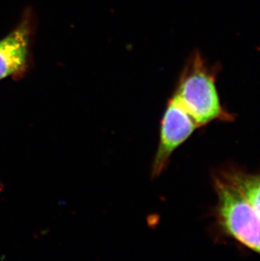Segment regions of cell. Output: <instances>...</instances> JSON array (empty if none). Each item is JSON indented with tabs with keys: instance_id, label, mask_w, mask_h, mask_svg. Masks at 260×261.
Wrapping results in <instances>:
<instances>
[{
	"instance_id": "6da1fadb",
	"label": "cell",
	"mask_w": 260,
	"mask_h": 261,
	"mask_svg": "<svg viewBox=\"0 0 260 261\" xmlns=\"http://www.w3.org/2000/svg\"><path fill=\"white\" fill-rule=\"evenodd\" d=\"M216 74L217 70L209 66L199 52H194L184 67L172 95L199 128L215 121L235 120V114L221 103Z\"/></svg>"
},
{
	"instance_id": "7a4b0ae2",
	"label": "cell",
	"mask_w": 260,
	"mask_h": 261,
	"mask_svg": "<svg viewBox=\"0 0 260 261\" xmlns=\"http://www.w3.org/2000/svg\"><path fill=\"white\" fill-rule=\"evenodd\" d=\"M213 186L216 225L221 233L260 254V214L243 193L217 173Z\"/></svg>"
},
{
	"instance_id": "3957f363",
	"label": "cell",
	"mask_w": 260,
	"mask_h": 261,
	"mask_svg": "<svg viewBox=\"0 0 260 261\" xmlns=\"http://www.w3.org/2000/svg\"><path fill=\"white\" fill-rule=\"evenodd\" d=\"M197 128L199 127L194 119L172 96L161 122L159 143L151 168L153 177H159L167 169L173 152Z\"/></svg>"
},
{
	"instance_id": "277c9868",
	"label": "cell",
	"mask_w": 260,
	"mask_h": 261,
	"mask_svg": "<svg viewBox=\"0 0 260 261\" xmlns=\"http://www.w3.org/2000/svg\"><path fill=\"white\" fill-rule=\"evenodd\" d=\"M32 24L29 15L0 41V80L27 70Z\"/></svg>"
},
{
	"instance_id": "5b68a950",
	"label": "cell",
	"mask_w": 260,
	"mask_h": 261,
	"mask_svg": "<svg viewBox=\"0 0 260 261\" xmlns=\"http://www.w3.org/2000/svg\"><path fill=\"white\" fill-rule=\"evenodd\" d=\"M217 174L238 188L260 214V173H248L229 167L219 171Z\"/></svg>"
}]
</instances>
